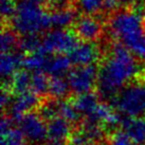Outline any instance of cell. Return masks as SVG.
<instances>
[{
	"mask_svg": "<svg viewBox=\"0 0 145 145\" xmlns=\"http://www.w3.org/2000/svg\"><path fill=\"white\" fill-rule=\"evenodd\" d=\"M139 72L136 56L121 44L109 50L97 75V90L104 99L114 97Z\"/></svg>",
	"mask_w": 145,
	"mask_h": 145,
	"instance_id": "6da1fadb",
	"label": "cell"
},
{
	"mask_svg": "<svg viewBox=\"0 0 145 145\" xmlns=\"http://www.w3.org/2000/svg\"><path fill=\"white\" fill-rule=\"evenodd\" d=\"M108 29L119 44L145 59V19L138 11L127 8L116 11L109 18Z\"/></svg>",
	"mask_w": 145,
	"mask_h": 145,
	"instance_id": "7a4b0ae2",
	"label": "cell"
},
{
	"mask_svg": "<svg viewBox=\"0 0 145 145\" xmlns=\"http://www.w3.org/2000/svg\"><path fill=\"white\" fill-rule=\"evenodd\" d=\"M48 0H18L12 16L13 28L19 34L38 35L51 27L50 13L44 5Z\"/></svg>",
	"mask_w": 145,
	"mask_h": 145,
	"instance_id": "3957f363",
	"label": "cell"
},
{
	"mask_svg": "<svg viewBox=\"0 0 145 145\" xmlns=\"http://www.w3.org/2000/svg\"><path fill=\"white\" fill-rule=\"evenodd\" d=\"M118 112L125 118L145 116V82L133 81L114 97Z\"/></svg>",
	"mask_w": 145,
	"mask_h": 145,
	"instance_id": "277c9868",
	"label": "cell"
},
{
	"mask_svg": "<svg viewBox=\"0 0 145 145\" xmlns=\"http://www.w3.org/2000/svg\"><path fill=\"white\" fill-rule=\"evenodd\" d=\"M76 44V34L67 29H54L42 37V51L49 54L70 53Z\"/></svg>",
	"mask_w": 145,
	"mask_h": 145,
	"instance_id": "5b68a950",
	"label": "cell"
},
{
	"mask_svg": "<svg viewBox=\"0 0 145 145\" xmlns=\"http://www.w3.org/2000/svg\"><path fill=\"white\" fill-rule=\"evenodd\" d=\"M99 70L94 65L77 66L68 74V84L70 90L75 94L91 92L92 88L97 84Z\"/></svg>",
	"mask_w": 145,
	"mask_h": 145,
	"instance_id": "8992f818",
	"label": "cell"
},
{
	"mask_svg": "<svg viewBox=\"0 0 145 145\" xmlns=\"http://www.w3.org/2000/svg\"><path fill=\"white\" fill-rule=\"evenodd\" d=\"M31 143H41L48 138V125L39 113L29 112L16 122Z\"/></svg>",
	"mask_w": 145,
	"mask_h": 145,
	"instance_id": "52a82bcc",
	"label": "cell"
},
{
	"mask_svg": "<svg viewBox=\"0 0 145 145\" xmlns=\"http://www.w3.org/2000/svg\"><path fill=\"white\" fill-rule=\"evenodd\" d=\"M74 32L83 41L93 42L102 36L103 24L99 18L93 15L85 14L78 17L74 22Z\"/></svg>",
	"mask_w": 145,
	"mask_h": 145,
	"instance_id": "ba28073f",
	"label": "cell"
},
{
	"mask_svg": "<svg viewBox=\"0 0 145 145\" xmlns=\"http://www.w3.org/2000/svg\"><path fill=\"white\" fill-rule=\"evenodd\" d=\"M104 137L101 124L86 121L70 136L71 145H93L99 143Z\"/></svg>",
	"mask_w": 145,
	"mask_h": 145,
	"instance_id": "9c48e42d",
	"label": "cell"
},
{
	"mask_svg": "<svg viewBox=\"0 0 145 145\" xmlns=\"http://www.w3.org/2000/svg\"><path fill=\"white\" fill-rule=\"evenodd\" d=\"M39 107V95L28 90L24 92L18 93L16 97L13 99L10 105V113L14 122H17L22 116L32 112L33 109Z\"/></svg>",
	"mask_w": 145,
	"mask_h": 145,
	"instance_id": "30bf717a",
	"label": "cell"
},
{
	"mask_svg": "<svg viewBox=\"0 0 145 145\" xmlns=\"http://www.w3.org/2000/svg\"><path fill=\"white\" fill-rule=\"evenodd\" d=\"M101 56L100 48L90 41H82L73 48L69 53L72 64L76 66H90L94 65Z\"/></svg>",
	"mask_w": 145,
	"mask_h": 145,
	"instance_id": "8fae6325",
	"label": "cell"
},
{
	"mask_svg": "<svg viewBox=\"0 0 145 145\" xmlns=\"http://www.w3.org/2000/svg\"><path fill=\"white\" fill-rule=\"evenodd\" d=\"M14 120L11 117L1 119V145H27V138L19 127L14 126Z\"/></svg>",
	"mask_w": 145,
	"mask_h": 145,
	"instance_id": "7c38bea8",
	"label": "cell"
},
{
	"mask_svg": "<svg viewBox=\"0 0 145 145\" xmlns=\"http://www.w3.org/2000/svg\"><path fill=\"white\" fill-rule=\"evenodd\" d=\"M48 138L51 141L63 142L70 138L71 123L61 117H55L48 122Z\"/></svg>",
	"mask_w": 145,
	"mask_h": 145,
	"instance_id": "4fadbf2b",
	"label": "cell"
},
{
	"mask_svg": "<svg viewBox=\"0 0 145 145\" xmlns=\"http://www.w3.org/2000/svg\"><path fill=\"white\" fill-rule=\"evenodd\" d=\"M24 57L20 53H17L15 51L2 53L0 59V71L2 77L8 78L16 74L21 66H24Z\"/></svg>",
	"mask_w": 145,
	"mask_h": 145,
	"instance_id": "5bb4252c",
	"label": "cell"
},
{
	"mask_svg": "<svg viewBox=\"0 0 145 145\" xmlns=\"http://www.w3.org/2000/svg\"><path fill=\"white\" fill-rule=\"evenodd\" d=\"M76 12L70 7L55 8L50 13V24L55 29H67L76 21Z\"/></svg>",
	"mask_w": 145,
	"mask_h": 145,
	"instance_id": "9a60e30c",
	"label": "cell"
},
{
	"mask_svg": "<svg viewBox=\"0 0 145 145\" xmlns=\"http://www.w3.org/2000/svg\"><path fill=\"white\" fill-rule=\"evenodd\" d=\"M122 126L136 145L145 144V119L143 118H125Z\"/></svg>",
	"mask_w": 145,
	"mask_h": 145,
	"instance_id": "2e32d148",
	"label": "cell"
},
{
	"mask_svg": "<svg viewBox=\"0 0 145 145\" xmlns=\"http://www.w3.org/2000/svg\"><path fill=\"white\" fill-rule=\"evenodd\" d=\"M72 61L66 54H50L44 68V73L51 76H63L70 69Z\"/></svg>",
	"mask_w": 145,
	"mask_h": 145,
	"instance_id": "e0dca14e",
	"label": "cell"
},
{
	"mask_svg": "<svg viewBox=\"0 0 145 145\" xmlns=\"http://www.w3.org/2000/svg\"><path fill=\"white\" fill-rule=\"evenodd\" d=\"M100 102L95 93L87 92L83 94H77V97L74 99L73 105L75 106L76 110L80 112L81 116H85L86 118L90 117L94 110L99 106Z\"/></svg>",
	"mask_w": 145,
	"mask_h": 145,
	"instance_id": "ac0fdd59",
	"label": "cell"
},
{
	"mask_svg": "<svg viewBox=\"0 0 145 145\" xmlns=\"http://www.w3.org/2000/svg\"><path fill=\"white\" fill-rule=\"evenodd\" d=\"M49 55L50 54L44 51H38L28 54V56H25L24 59V66L25 67V70L30 72H44Z\"/></svg>",
	"mask_w": 145,
	"mask_h": 145,
	"instance_id": "d6986e66",
	"label": "cell"
},
{
	"mask_svg": "<svg viewBox=\"0 0 145 145\" xmlns=\"http://www.w3.org/2000/svg\"><path fill=\"white\" fill-rule=\"evenodd\" d=\"M31 76L32 73L25 70V71H18L11 77V90L15 93H21L24 91L31 90Z\"/></svg>",
	"mask_w": 145,
	"mask_h": 145,
	"instance_id": "ffe728a7",
	"label": "cell"
},
{
	"mask_svg": "<svg viewBox=\"0 0 145 145\" xmlns=\"http://www.w3.org/2000/svg\"><path fill=\"white\" fill-rule=\"evenodd\" d=\"M70 87H69L68 81L65 80L63 76H51L49 81V88L48 93L51 95L52 99L59 100L61 97L67 95L69 92Z\"/></svg>",
	"mask_w": 145,
	"mask_h": 145,
	"instance_id": "44dd1931",
	"label": "cell"
},
{
	"mask_svg": "<svg viewBox=\"0 0 145 145\" xmlns=\"http://www.w3.org/2000/svg\"><path fill=\"white\" fill-rule=\"evenodd\" d=\"M31 90L38 95H42L48 92L49 81L50 78L47 77V73L44 72H31Z\"/></svg>",
	"mask_w": 145,
	"mask_h": 145,
	"instance_id": "7402d4cb",
	"label": "cell"
},
{
	"mask_svg": "<svg viewBox=\"0 0 145 145\" xmlns=\"http://www.w3.org/2000/svg\"><path fill=\"white\" fill-rule=\"evenodd\" d=\"M58 117L64 118L70 123H76L80 120L81 114L76 110L73 103L59 101L58 102Z\"/></svg>",
	"mask_w": 145,
	"mask_h": 145,
	"instance_id": "603a6c76",
	"label": "cell"
},
{
	"mask_svg": "<svg viewBox=\"0 0 145 145\" xmlns=\"http://www.w3.org/2000/svg\"><path fill=\"white\" fill-rule=\"evenodd\" d=\"M106 0H77V7L87 15H94L105 10Z\"/></svg>",
	"mask_w": 145,
	"mask_h": 145,
	"instance_id": "cb8c5ba5",
	"label": "cell"
},
{
	"mask_svg": "<svg viewBox=\"0 0 145 145\" xmlns=\"http://www.w3.org/2000/svg\"><path fill=\"white\" fill-rule=\"evenodd\" d=\"M1 51L4 52H11L14 51L18 44V38H17V32L11 29H3L1 33Z\"/></svg>",
	"mask_w": 145,
	"mask_h": 145,
	"instance_id": "d4e9b609",
	"label": "cell"
},
{
	"mask_svg": "<svg viewBox=\"0 0 145 145\" xmlns=\"http://www.w3.org/2000/svg\"><path fill=\"white\" fill-rule=\"evenodd\" d=\"M19 44L24 52L29 54L42 51V38H39L37 35H25Z\"/></svg>",
	"mask_w": 145,
	"mask_h": 145,
	"instance_id": "484cf974",
	"label": "cell"
},
{
	"mask_svg": "<svg viewBox=\"0 0 145 145\" xmlns=\"http://www.w3.org/2000/svg\"><path fill=\"white\" fill-rule=\"evenodd\" d=\"M109 145H136L128 136V133L123 130H116L109 138Z\"/></svg>",
	"mask_w": 145,
	"mask_h": 145,
	"instance_id": "4316f807",
	"label": "cell"
},
{
	"mask_svg": "<svg viewBox=\"0 0 145 145\" xmlns=\"http://www.w3.org/2000/svg\"><path fill=\"white\" fill-rule=\"evenodd\" d=\"M13 99L12 95H11V91L8 90V88H3L2 90V94H1V106L2 108H7V107H10V105L12 103Z\"/></svg>",
	"mask_w": 145,
	"mask_h": 145,
	"instance_id": "83f0119b",
	"label": "cell"
},
{
	"mask_svg": "<svg viewBox=\"0 0 145 145\" xmlns=\"http://www.w3.org/2000/svg\"><path fill=\"white\" fill-rule=\"evenodd\" d=\"M51 4H53L55 8H58V7H64L66 5V2L67 0H48Z\"/></svg>",
	"mask_w": 145,
	"mask_h": 145,
	"instance_id": "f1b7e54d",
	"label": "cell"
},
{
	"mask_svg": "<svg viewBox=\"0 0 145 145\" xmlns=\"http://www.w3.org/2000/svg\"><path fill=\"white\" fill-rule=\"evenodd\" d=\"M117 2L119 3L120 7H121V5H123V7H127V5H129V4L133 3L135 0H117Z\"/></svg>",
	"mask_w": 145,
	"mask_h": 145,
	"instance_id": "f546056e",
	"label": "cell"
},
{
	"mask_svg": "<svg viewBox=\"0 0 145 145\" xmlns=\"http://www.w3.org/2000/svg\"><path fill=\"white\" fill-rule=\"evenodd\" d=\"M44 145H65L63 142H58V141H50L48 143H46Z\"/></svg>",
	"mask_w": 145,
	"mask_h": 145,
	"instance_id": "4dcf8cb0",
	"label": "cell"
},
{
	"mask_svg": "<svg viewBox=\"0 0 145 145\" xmlns=\"http://www.w3.org/2000/svg\"><path fill=\"white\" fill-rule=\"evenodd\" d=\"M93 145H107V144H105V143H100V142H99V143H95V144H93Z\"/></svg>",
	"mask_w": 145,
	"mask_h": 145,
	"instance_id": "1f68e13d",
	"label": "cell"
},
{
	"mask_svg": "<svg viewBox=\"0 0 145 145\" xmlns=\"http://www.w3.org/2000/svg\"><path fill=\"white\" fill-rule=\"evenodd\" d=\"M144 19H145V13H144Z\"/></svg>",
	"mask_w": 145,
	"mask_h": 145,
	"instance_id": "d6a6232c",
	"label": "cell"
}]
</instances>
